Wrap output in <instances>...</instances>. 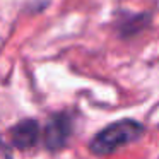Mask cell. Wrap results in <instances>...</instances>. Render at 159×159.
<instances>
[{
  "label": "cell",
  "instance_id": "obj_1",
  "mask_svg": "<svg viewBox=\"0 0 159 159\" xmlns=\"http://www.w3.org/2000/svg\"><path fill=\"white\" fill-rule=\"evenodd\" d=\"M144 125L132 118L115 121L94 135L89 142V151L94 156H110L118 149L137 142L144 135Z\"/></svg>",
  "mask_w": 159,
  "mask_h": 159
},
{
  "label": "cell",
  "instance_id": "obj_2",
  "mask_svg": "<svg viewBox=\"0 0 159 159\" xmlns=\"http://www.w3.org/2000/svg\"><path fill=\"white\" fill-rule=\"evenodd\" d=\"M74 130V121L67 113H57L46 121L43 130V142L48 151H60L67 145Z\"/></svg>",
  "mask_w": 159,
  "mask_h": 159
},
{
  "label": "cell",
  "instance_id": "obj_3",
  "mask_svg": "<svg viewBox=\"0 0 159 159\" xmlns=\"http://www.w3.org/2000/svg\"><path fill=\"white\" fill-rule=\"evenodd\" d=\"M39 137H41V130H39V123L33 118H26L16 123L11 128V142L14 147L22 149V151H29V149L36 147Z\"/></svg>",
  "mask_w": 159,
  "mask_h": 159
},
{
  "label": "cell",
  "instance_id": "obj_4",
  "mask_svg": "<svg viewBox=\"0 0 159 159\" xmlns=\"http://www.w3.org/2000/svg\"><path fill=\"white\" fill-rule=\"evenodd\" d=\"M0 159H11V151H9L7 145L4 144L2 137H0Z\"/></svg>",
  "mask_w": 159,
  "mask_h": 159
}]
</instances>
